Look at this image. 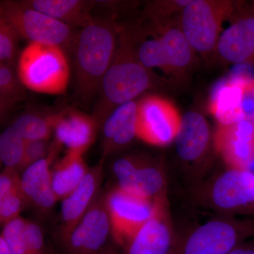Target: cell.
Listing matches in <instances>:
<instances>
[{"label":"cell","instance_id":"cell-12","mask_svg":"<svg viewBox=\"0 0 254 254\" xmlns=\"http://www.w3.org/2000/svg\"><path fill=\"white\" fill-rule=\"evenodd\" d=\"M61 147L53 141L49 155L26 168L21 177L27 203L42 213L49 212L59 201L53 190L52 167Z\"/></svg>","mask_w":254,"mask_h":254},{"label":"cell","instance_id":"cell-5","mask_svg":"<svg viewBox=\"0 0 254 254\" xmlns=\"http://www.w3.org/2000/svg\"><path fill=\"white\" fill-rule=\"evenodd\" d=\"M0 17L14 26L20 37L46 46L63 48L71 44L72 28L44 13L30 7L22 1H1Z\"/></svg>","mask_w":254,"mask_h":254},{"label":"cell","instance_id":"cell-18","mask_svg":"<svg viewBox=\"0 0 254 254\" xmlns=\"http://www.w3.org/2000/svg\"><path fill=\"white\" fill-rule=\"evenodd\" d=\"M213 198L222 208L254 205V173L242 169L224 173L214 185Z\"/></svg>","mask_w":254,"mask_h":254},{"label":"cell","instance_id":"cell-10","mask_svg":"<svg viewBox=\"0 0 254 254\" xmlns=\"http://www.w3.org/2000/svg\"><path fill=\"white\" fill-rule=\"evenodd\" d=\"M89 168L88 173L72 193L63 200L60 235L63 242L79 223L99 195L103 180V163Z\"/></svg>","mask_w":254,"mask_h":254},{"label":"cell","instance_id":"cell-11","mask_svg":"<svg viewBox=\"0 0 254 254\" xmlns=\"http://www.w3.org/2000/svg\"><path fill=\"white\" fill-rule=\"evenodd\" d=\"M113 170L119 188L150 199L158 198L164 179L156 167L138 159L126 157L115 160Z\"/></svg>","mask_w":254,"mask_h":254},{"label":"cell","instance_id":"cell-7","mask_svg":"<svg viewBox=\"0 0 254 254\" xmlns=\"http://www.w3.org/2000/svg\"><path fill=\"white\" fill-rule=\"evenodd\" d=\"M114 242L125 247L153 216L155 199L133 194L116 187L105 195Z\"/></svg>","mask_w":254,"mask_h":254},{"label":"cell","instance_id":"cell-3","mask_svg":"<svg viewBox=\"0 0 254 254\" xmlns=\"http://www.w3.org/2000/svg\"><path fill=\"white\" fill-rule=\"evenodd\" d=\"M17 74L23 86L31 91L63 94L70 78L67 57L60 47L29 43L18 57Z\"/></svg>","mask_w":254,"mask_h":254},{"label":"cell","instance_id":"cell-37","mask_svg":"<svg viewBox=\"0 0 254 254\" xmlns=\"http://www.w3.org/2000/svg\"><path fill=\"white\" fill-rule=\"evenodd\" d=\"M252 13L253 14L254 16V2L253 3V6H252Z\"/></svg>","mask_w":254,"mask_h":254},{"label":"cell","instance_id":"cell-35","mask_svg":"<svg viewBox=\"0 0 254 254\" xmlns=\"http://www.w3.org/2000/svg\"><path fill=\"white\" fill-rule=\"evenodd\" d=\"M98 254H119L116 247L112 244L108 243Z\"/></svg>","mask_w":254,"mask_h":254},{"label":"cell","instance_id":"cell-6","mask_svg":"<svg viewBox=\"0 0 254 254\" xmlns=\"http://www.w3.org/2000/svg\"><path fill=\"white\" fill-rule=\"evenodd\" d=\"M135 51L145 67L179 71L190 64L193 50L184 35L180 24L173 26L168 23L159 25L156 36L142 42Z\"/></svg>","mask_w":254,"mask_h":254},{"label":"cell","instance_id":"cell-33","mask_svg":"<svg viewBox=\"0 0 254 254\" xmlns=\"http://www.w3.org/2000/svg\"><path fill=\"white\" fill-rule=\"evenodd\" d=\"M241 106L245 120H254V78H249L246 82Z\"/></svg>","mask_w":254,"mask_h":254},{"label":"cell","instance_id":"cell-36","mask_svg":"<svg viewBox=\"0 0 254 254\" xmlns=\"http://www.w3.org/2000/svg\"><path fill=\"white\" fill-rule=\"evenodd\" d=\"M0 254H13L1 237H0Z\"/></svg>","mask_w":254,"mask_h":254},{"label":"cell","instance_id":"cell-30","mask_svg":"<svg viewBox=\"0 0 254 254\" xmlns=\"http://www.w3.org/2000/svg\"><path fill=\"white\" fill-rule=\"evenodd\" d=\"M190 0L181 1H156L150 3L146 9L148 17L153 20V22L159 25L168 23L167 20L170 19V16L175 13L182 12L184 7Z\"/></svg>","mask_w":254,"mask_h":254},{"label":"cell","instance_id":"cell-13","mask_svg":"<svg viewBox=\"0 0 254 254\" xmlns=\"http://www.w3.org/2000/svg\"><path fill=\"white\" fill-rule=\"evenodd\" d=\"M215 145L233 169L248 170L254 162V120H244L231 125H219Z\"/></svg>","mask_w":254,"mask_h":254},{"label":"cell","instance_id":"cell-4","mask_svg":"<svg viewBox=\"0 0 254 254\" xmlns=\"http://www.w3.org/2000/svg\"><path fill=\"white\" fill-rule=\"evenodd\" d=\"M235 3L228 0H190L180 14V26L192 49L202 54L216 50L224 21L233 18Z\"/></svg>","mask_w":254,"mask_h":254},{"label":"cell","instance_id":"cell-17","mask_svg":"<svg viewBox=\"0 0 254 254\" xmlns=\"http://www.w3.org/2000/svg\"><path fill=\"white\" fill-rule=\"evenodd\" d=\"M237 240L236 230L232 225L210 222L191 234L180 254H227L235 248Z\"/></svg>","mask_w":254,"mask_h":254},{"label":"cell","instance_id":"cell-9","mask_svg":"<svg viewBox=\"0 0 254 254\" xmlns=\"http://www.w3.org/2000/svg\"><path fill=\"white\" fill-rule=\"evenodd\" d=\"M110 237L111 223L105 195H98L63 244L68 254H98Z\"/></svg>","mask_w":254,"mask_h":254},{"label":"cell","instance_id":"cell-1","mask_svg":"<svg viewBox=\"0 0 254 254\" xmlns=\"http://www.w3.org/2000/svg\"><path fill=\"white\" fill-rule=\"evenodd\" d=\"M118 32L111 20L93 18L75 35L72 48L76 89L83 100L99 93L116 53Z\"/></svg>","mask_w":254,"mask_h":254},{"label":"cell","instance_id":"cell-28","mask_svg":"<svg viewBox=\"0 0 254 254\" xmlns=\"http://www.w3.org/2000/svg\"><path fill=\"white\" fill-rule=\"evenodd\" d=\"M19 38L14 26L0 17V64L14 66Z\"/></svg>","mask_w":254,"mask_h":254},{"label":"cell","instance_id":"cell-20","mask_svg":"<svg viewBox=\"0 0 254 254\" xmlns=\"http://www.w3.org/2000/svg\"><path fill=\"white\" fill-rule=\"evenodd\" d=\"M138 102L131 101L116 108L105 120L103 127V157L105 158L136 137Z\"/></svg>","mask_w":254,"mask_h":254},{"label":"cell","instance_id":"cell-34","mask_svg":"<svg viewBox=\"0 0 254 254\" xmlns=\"http://www.w3.org/2000/svg\"><path fill=\"white\" fill-rule=\"evenodd\" d=\"M227 254H254V244L246 247H236Z\"/></svg>","mask_w":254,"mask_h":254},{"label":"cell","instance_id":"cell-26","mask_svg":"<svg viewBox=\"0 0 254 254\" xmlns=\"http://www.w3.org/2000/svg\"><path fill=\"white\" fill-rule=\"evenodd\" d=\"M26 142L12 126L1 133L0 160L4 168L16 169L18 171L23 161Z\"/></svg>","mask_w":254,"mask_h":254},{"label":"cell","instance_id":"cell-23","mask_svg":"<svg viewBox=\"0 0 254 254\" xmlns=\"http://www.w3.org/2000/svg\"><path fill=\"white\" fill-rule=\"evenodd\" d=\"M83 155L66 152L52 168L53 187L58 200H63L77 188L88 173Z\"/></svg>","mask_w":254,"mask_h":254},{"label":"cell","instance_id":"cell-27","mask_svg":"<svg viewBox=\"0 0 254 254\" xmlns=\"http://www.w3.org/2000/svg\"><path fill=\"white\" fill-rule=\"evenodd\" d=\"M27 219L19 216L3 225L0 237L13 254H28L26 225Z\"/></svg>","mask_w":254,"mask_h":254},{"label":"cell","instance_id":"cell-15","mask_svg":"<svg viewBox=\"0 0 254 254\" xmlns=\"http://www.w3.org/2000/svg\"><path fill=\"white\" fill-rule=\"evenodd\" d=\"M216 50L222 59L237 65H254V16L252 13L233 19L223 30Z\"/></svg>","mask_w":254,"mask_h":254},{"label":"cell","instance_id":"cell-19","mask_svg":"<svg viewBox=\"0 0 254 254\" xmlns=\"http://www.w3.org/2000/svg\"><path fill=\"white\" fill-rule=\"evenodd\" d=\"M249 78L235 75L219 82L214 88L209 109L219 125L227 126L245 120L241 104L244 87Z\"/></svg>","mask_w":254,"mask_h":254},{"label":"cell","instance_id":"cell-31","mask_svg":"<svg viewBox=\"0 0 254 254\" xmlns=\"http://www.w3.org/2000/svg\"><path fill=\"white\" fill-rule=\"evenodd\" d=\"M24 155L21 166L18 169L24 171L26 168L40 161L42 159L46 158L49 155L51 150V144L48 141H26Z\"/></svg>","mask_w":254,"mask_h":254},{"label":"cell","instance_id":"cell-22","mask_svg":"<svg viewBox=\"0 0 254 254\" xmlns=\"http://www.w3.org/2000/svg\"><path fill=\"white\" fill-rule=\"evenodd\" d=\"M23 4L68 25L83 28L93 21L95 1L84 0H26Z\"/></svg>","mask_w":254,"mask_h":254},{"label":"cell","instance_id":"cell-32","mask_svg":"<svg viewBox=\"0 0 254 254\" xmlns=\"http://www.w3.org/2000/svg\"><path fill=\"white\" fill-rule=\"evenodd\" d=\"M16 169L4 168L0 175V197L21 187V178Z\"/></svg>","mask_w":254,"mask_h":254},{"label":"cell","instance_id":"cell-14","mask_svg":"<svg viewBox=\"0 0 254 254\" xmlns=\"http://www.w3.org/2000/svg\"><path fill=\"white\" fill-rule=\"evenodd\" d=\"M98 127L93 116L77 110H65L57 115L55 141L65 145L67 152L83 155L94 142Z\"/></svg>","mask_w":254,"mask_h":254},{"label":"cell","instance_id":"cell-16","mask_svg":"<svg viewBox=\"0 0 254 254\" xmlns=\"http://www.w3.org/2000/svg\"><path fill=\"white\" fill-rule=\"evenodd\" d=\"M172 242L163 200L158 197L153 216L127 244L125 254H171Z\"/></svg>","mask_w":254,"mask_h":254},{"label":"cell","instance_id":"cell-8","mask_svg":"<svg viewBox=\"0 0 254 254\" xmlns=\"http://www.w3.org/2000/svg\"><path fill=\"white\" fill-rule=\"evenodd\" d=\"M182 116L170 101L148 95L138 102L136 137L148 144L163 146L175 141Z\"/></svg>","mask_w":254,"mask_h":254},{"label":"cell","instance_id":"cell-21","mask_svg":"<svg viewBox=\"0 0 254 254\" xmlns=\"http://www.w3.org/2000/svg\"><path fill=\"white\" fill-rule=\"evenodd\" d=\"M209 141V128L204 117L198 112L189 111L182 116L175 143L177 154L187 161L199 158Z\"/></svg>","mask_w":254,"mask_h":254},{"label":"cell","instance_id":"cell-2","mask_svg":"<svg viewBox=\"0 0 254 254\" xmlns=\"http://www.w3.org/2000/svg\"><path fill=\"white\" fill-rule=\"evenodd\" d=\"M154 82L149 68L137 58L131 40L125 33L119 34L118 47L111 66L105 74L99 91V99L92 116L99 127L114 110L134 101L151 88Z\"/></svg>","mask_w":254,"mask_h":254},{"label":"cell","instance_id":"cell-25","mask_svg":"<svg viewBox=\"0 0 254 254\" xmlns=\"http://www.w3.org/2000/svg\"><path fill=\"white\" fill-rule=\"evenodd\" d=\"M57 115L58 113H25L18 117L11 126L26 141H48L54 132Z\"/></svg>","mask_w":254,"mask_h":254},{"label":"cell","instance_id":"cell-24","mask_svg":"<svg viewBox=\"0 0 254 254\" xmlns=\"http://www.w3.org/2000/svg\"><path fill=\"white\" fill-rule=\"evenodd\" d=\"M26 87L14 66L0 64V117L4 120L15 106L26 98Z\"/></svg>","mask_w":254,"mask_h":254},{"label":"cell","instance_id":"cell-29","mask_svg":"<svg viewBox=\"0 0 254 254\" xmlns=\"http://www.w3.org/2000/svg\"><path fill=\"white\" fill-rule=\"evenodd\" d=\"M28 204L22 187L0 197V222L4 225L20 216L23 209Z\"/></svg>","mask_w":254,"mask_h":254}]
</instances>
